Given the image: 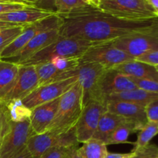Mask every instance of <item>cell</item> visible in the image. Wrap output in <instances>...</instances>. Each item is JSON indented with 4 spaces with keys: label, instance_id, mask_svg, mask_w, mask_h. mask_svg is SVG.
Wrapping results in <instances>:
<instances>
[{
    "label": "cell",
    "instance_id": "obj_17",
    "mask_svg": "<svg viewBox=\"0 0 158 158\" xmlns=\"http://www.w3.org/2000/svg\"><path fill=\"white\" fill-rule=\"evenodd\" d=\"M135 83L131 77L121 73L115 69H106L101 82V92L103 99L112 94L136 89Z\"/></svg>",
    "mask_w": 158,
    "mask_h": 158
},
{
    "label": "cell",
    "instance_id": "obj_3",
    "mask_svg": "<svg viewBox=\"0 0 158 158\" xmlns=\"http://www.w3.org/2000/svg\"><path fill=\"white\" fill-rule=\"evenodd\" d=\"M86 40L60 35L54 43L40 50L21 65L37 66L50 62L55 58H80L94 46Z\"/></svg>",
    "mask_w": 158,
    "mask_h": 158
},
{
    "label": "cell",
    "instance_id": "obj_10",
    "mask_svg": "<svg viewBox=\"0 0 158 158\" xmlns=\"http://www.w3.org/2000/svg\"><path fill=\"white\" fill-rule=\"evenodd\" d=\"M62 19L58 14L24 26L20 35L0 54V60H9L15 56L31 40L39 33L53 29H60Z\"/></svg>",
    "mask_w": 158,
    "mask_h": 158
},
{
    "label": "cell",
    "instance_id": "obj_43",
    "mask_svg": "<svg viewBox=\"0 0 158 158\" xmlns=\"http://www.w3.org/2000/svg\"><path fill=\"white\" fill-rule=\"evenodd\" d=\"M78 148H77V149L74 150V151H73V152L71 153L69 156H68L67 158H82L80 152H79Z\"/></svg>",
    "mask_w": 158,
    "mask_h": 158
},
{
    "label": "cell",
    "instance_id": "obj_20",
    "mask_svg": "<svg viewBox=\"0 0 158 158\" xmlns=\"http://www.w3.org/2000/svg\"><path fill=\"white\" fill-rule=\"evenodd\" d=\"M19 71V65L0 60V102L5 103L15 85Z\"/></svg>",
    "mask_w": 158,
    "mask_h": 158
},
{
    "label": "cell",
    "instance_id": "obj_22",
    "mask_svg": "<svg viewBox=\"0 0 158 158\" xmlns=\"http://www.w3.org/2000/svg\"><path fill=\"white\" fill-rule=\"evenodd\" d=\"M157 99H158V94L136 88L129 91L107 96L105 98V103L106 101H125L146 106L148 103Z\"/></svg>",
    "mask_w": 158,
    "mask_h": 158
},
{
    "label": "cell",
    "instance_id": "obj_16",
    "mask_svg": "<svg viewBox=\"0 0 158 158\" xmlns=\"http://www.w3.org/2000/svg\"><path fill=\"white\" fill-rule=\"evenodd\" d=\"M60 99V97L31 110L29 120L34 134H41L49 131L56 113Z\"/></svg>",
    "mask_w": 158,
    "mask_h": 158
},
{
    "label": "cell",
    "instance_id": "obj_11",
    "mask_svg": "<svg viewBox=\"0 0 158 158\" xmlns=\"http://www.w3.org/2000/svg\"><path fill=\"white\" fill-rule=\"evenodd\" d=\"M77 81L78 77H73L43 86H40L26 98L22 100V103L31 110L35 106L60 98Z\"/></svg>",
    "mask_w": 158,
    "mask_h": 158
},
{
    "label": "cell",
    "instance_id": "obj_27",
    "mask_svg": "<svg viewBox=\"0 0 158 158\" xmlns=\"http://www.w3.org/2000/svg\"><path fill=\"white\" fill-rule=\"evenodd\" d=\"M12 121H20L29 118L31 110L23 105L22 100H13L6 103Z\"/></svg>",
    "mask_w": 158,
    "mask_h": 158
},
{
    "label": "cell",
    "instance_id": "obj_9",
    "mask_svg": "<svg viewBox=\"0 0 158 158\" xmlns=\"http://www.w3.org/2000/svg\"><path fill=\"white\" fill-rule=\"evenodd\" d=\"M134 60V57L114 46L112 42H106L95 44L89 48L80 57V63H96L106 69H110Z\"/></svg>",
    "mask_w": 158,
    "mask_h": 158
},
{
    "label": "cell",
    "instance_id": "obj_40",
    "mask_svg": "<svg viewBox=\"0 0 158 158\" xmlns=\"http://www.w3.org/2000/svg\"><path fill=\"white\" fill-rule=\"evenodd\" d=\"M132 153L129 154H118V153H109L106 154L104 158H131Z\"/></svg>",
    "mask_w": 158,
    "mask_h": 158
},
{
    "label": "cell",
    "instance_id": "obj_5",
    "mask_svg": "<svg viewBox=\"0 0 158 158\" xmlns=\"http://www.w3.org/2000/svg\"><path fill=\"white\" fill-rule=\"evenodd\" d=\"M106 70L98 63H80L77 69L71 72L73 77H78L83 91V106L92 100L105 103L101 92V82Z\"/></svg>",
    "mask_w": 158,
    "mask_h": 158
},
{
    "label": "cell",
    "instance_id": "obj_15",
    "mask_svg": "<svg viewBox=\"0 0 158 158\" xmlns=\"http://www.w3.org/2000/svg\"><path fill=\"white\" fill-rule=\"evenodd\" d=\"M106 109L134 123L140 131L148 122L145 106L125 101H106Z\"/></svg>",
    "mask_w": 158,
    "mask_h": 158
},
{
    "label": "cell",
    "instance_id": "obj_13",
    "mask_svg": "<svg viewBox=\"0 0 158 158\" xmlns=\"http://www.w3.org/2000/svg\"><path fill=\"white\" fill-rule=\"evenodd\" d=\"M39 86V80L34 66L19 65L15 85L8 95L5 103L13 100H22Z\"/></svg>",
    "mask_w": 158,
    "mask_h": 158
},
{
    "label": "cell",
    "instance_id": "obj_39",
    "mask_svg": "<svg viewBox=\"0 0 158 158\" xmlns=\"http://www.w3.org/2000/svg\"><path fill=\"white\" fill-rule=\"evenodd\" d=\"M3 1L12 3H19V4L36 7V0H3Z\"/></svg>",
    "mask_w": 158,
    "mask_h": 158
},
{
    "label": "cell",
    "instance_id": "obj_24",
    "mask_svg": "<svg viewBox=\"0 0 158 158\" xmlns=\"http://www.w3.org/2000/svg\"><path fill=\"white\" fill-rule=\"evenodd\" d=\"M78 150L82 158H104L108 153L106 143L95 138L83 143Z\"/></svg>",
    "mask_w": 158,
    "mask_h": 158
},
{
    "label": "cell",
    "instance_id": "obj_1",
    "mask_svg": "<svg viewBox=\"0 0 158 158\" xmlns=\"http://www.w3.org/2000/svg\"><path fill=\"white\" fill-rule=\"evenodd\" d=\"M58 15L62 19L60 35L80 39L94 44L112 42L140 32L158 21V18L137 21L121 19L89 6Z\"/></svg>",
    "mask_w": 158,
    "mask_h": 158
},
{
    "label": "cell",
    "instance_id": "obj_25",
    "mask_svg": "<svg viewBox=\"0 0 158 158\" xmlns=\"http://www.w3.org/2000/svg\"><path fill=\"white\" fill-rule=\"evenodd\" d=\"M136 131H138V129L134 123L129 121L125 122L114 130L110 136L106 145L127 143L130 135Z\"/></svg>",
    "mask_w": 158,
    "mask_h": 158
},
{
    "label": "cell",
    "instance_id": "obj_4",
    "mask_svg": "<svg viewBox=\"0 0 158 158\" xmlns=\"http://www.w3.org/2000/svg\"><path fill=\"white\" fill-rule=\"evenodd\" d=\"M98 9L121 19L137 21L158 18L148 0H102Z\"/></svg>",
    "mask_w": 158,
    "mask_h": 158
},
{
    "label": "cell",
    "instance_id": "obj_45",
    "mask_svg": "<svg viewBox=\"0 0 158 158\" xmlns=\"http://www.w3.org/2000/svg\"><path fill=\"white\" fill-rule=\"evenodd\" d=\"M8 131H9V130H8ZM7 131H4V132H1V133H0V140H1V137H2V135H4V134H6V133L7 132Z\"/></svg>",
    "mask_w": 158,
    "mask_h": 158
},
{
    "label": "cell",
    "instance_id": "obj_30",
    "mask_svg": "<svg viewBox=\"0 0 158 158\" xmlns=\"http://www.w3.org/2000/svg\"><path fill=\"white\" fill-rule=\"evenodd\" d=\"M56 67L63 73H69L80 65V58H55L51 60Z\"/></svg>",
    "mask_w": 158,
    "mask_h": 158
},
{
    "label": "cell",
    "instance_id": "obj_42",
    "mask_svg": "<svg viewBox=\"0 0 158 158\" xmlns=\"http://www.w3.org/2000/svg\"><path fill=\"white\" fill-rule=\"evenodd\" d=\"M15 26H19L18 25L12 24V23H4V22H0V31L3 30V29H9L11 27H15Z\"/></svg>",
    "mask_w": 158,
    "mask_h": 158
},
{
    "label": "cell",
    "instance_id": "obj_29",
    "mask_svg": "<svg viewBox=\"0 0 158 158\" xmlns=\"http://www.w3.org/2000/svg\"><path fill=\"white\" fill-rule=\"evenodd\" d=\"M87 6L83 0H55V9L57 14H66Z\"/></svg>",
    "mask_w": 158,
    "mask_h": 158
},
{
    "label": "cell",
    "instance_id": "obj_23",
    "mask_svg": "<svg viewBox=\"0 0 158 158\" xmlns=\"http://www.w3.org/2000/svg\"><path fill=\"white\" fill-rule=\"evenodd\" d=\"M35 68L38 76L39 86L71 78L69 76V73L60 71L52 62L41 63L35 66Z\"/></svg>",
    "mask_w": 158,
    "mask_h": 158
},
{
    "label": "cell",
    "instance_id": "obj_12",
    "mask_svg": "<svg viewBox=\"0 0 158 158\" xmlns=\"http://www.w3.org/2000/svg\"><path fill=\"white\" fill-rule=\"evenodd\" d=\"M106 110V104L97 100H92L84 105L75 126L76 136L79 143H83L94 137L100 117Z\"/></svg>",
    "mask_w": 158,
    "mask_h": 158
},
{
    "label": "cell",
    "instance_id": "obj_35",
    "mask_svg": "<svg viewBox=\"0 0 158 158\" xmlns=\"http://www.w3.org/2000/svg\"><path fill=\"white\" fill-rule=\"evenodd\" d=\"M145 111L148 121L158 123V99L148 103L145 106Z\"/></svg>",
    "mask_w": 158,
    "mask_h": 158
},
{
    "label": "cell",
    "instance_id": "obj_14",
    "mask_svg": "<svg viewBox=\"0 0 158 158\" xmlns=\"http://www.w3.org/2000/svg\"><path fill=\"white\" fill-rule=\"evenodd\" d=\"M59 29H53L40 32L31 40L15 56L9 60H3L11 62L16 65L23 64L35 53L54 43L60 36Z\"/></svg>",
    "mask_w": 158,
    "mask_h": 158
},
{
    "label": "cell",
    "instance_id": "obj_47",
    "mask_svg": "<svg viewBox=\"0 0 158 158\" xmlns=\"http://www.w3.org/2000/svg\"><path fill=\"white\" fill-rule=\"evenodd\" d=\"M6 2H8L3 1V0H0V3H6Z\"/></svg>",
    "mask_w": 158,
    "mask_h": 158
},
{
    "label": "cell",
    "instance_id": "obj_33",
    "mask_svg": "<svg viewBox=\"0 0 158 158\" xmlns=\"http://www.w3.org/2000/svg\"><path fill=\"white\" fill-rule=\"evenodd\" d=\"M78 148L55 147L45 153L40 158H67L68 156Z\"/></svg>",
    "mask_w": 158,
    "mask_h": 158
},
{
    "label": "cell",
    "instance_id": "obj_28",
    "mask_svg": "<svg viewBox=\"0 0 158 158\" xmlns=\"http://www.w3.org/2000/svg\"><path fill=\"white\" fill-rule=\"evenodd\" d=\"M24 26H15L0 31V54L20 35Z\"/></svg>",
    "mask_w": 158,
    "mask_h": 158
},
{
    "label": "cell",
    "instance_id": "obj_18",
    "mask_svg": "<svg viewBox=\"0 0 158 158\" xmlns=\"http://www.w3.org/2000/svg\"><path fill=\"white\" fill-rule=\"evenodd\" d=\"M56 14L37 7H26L19 10L0 14V22L18 26H27Z\"/></svg>",
    "mask_w": 158,
    "mask_h": 158
},
{
    "label": "cell",
    "instance_id": "obj_6",
    "mask_svg": "<svg viewBox=\"0 0 158 158\" xmlns=\"http://www.w3.org/2000/svg\"><path fill=\"white\" fill-rule=\"evenodd\" d=\"M112 44L134 58L158 50V21L144 30L114 40Z\"/></svg>",
    "mask_w": 158,
    "mask_h": 158
},
{
    "label": "cell",
    "instance_id": "obj_26",
    "mask_svg": "<svg viewBox=\"0 0 158 158\" xmlns=\"http://www.w3.org/2000/svg\"><path fill=\"white\" fill-rule=\"evenodd\" d=\"M158 134L157 122L148 121L139 132L137 141L134 143L133 151L143 148L150 143L151 140Z\"/></svg>",
    "mask_w": 158,
    "mask_h": 158
},
{
    "label": "cell",
    "instance_id": "obj_34",
    "mask_svg": "<svg viewBox=\"0 0 158 158\" xmlns=\"http://www.w3.org/2000/svg\"><path fill=\"white\" fill-rule=\"evenodd\" d=\"M11 121L6 103L0 102V133L9 129Z\"/></svg>",
    "mask_w": 158,
    "mask_h": 158
},
{
    "label": "cell",
    "instance_id": "obj_21",
    "mask_svg": "<svg viewBox=\"0 0 158 158\" xmlns=\"http://www.w3.org/2000/svg\"><path fill=\"white\" fill-rule=\"evenodd\" d=\"M125 122H127L126 119L106 110L100 117L97 131L93 138L101 140L106 144L110 136L114 130Z\"/></svg>",
    "mask_w": 158,
    "mask_h": 158
},
{
    "label": "cell",
    "instance_id": "obj_44",
    "mask_svg": "<svg viewBox=\"0 0 158 158\" xmlns=\"http://www.w3.org/2000/svg\"><path fill=\"white\" fill-rule=\"evenodd\" d=\"M88 6H92V7H95L97 8V1L96 0H83Z\"/></svg>",
    "mask_w": 158,
    "mask_h": 158
},
{
    "label": "cell",
    "instance_id": "obj_38",
    "mask_svg": "<svg viewBox=\"0 0 158 158\" xmlns=\"http://www.w3.org/2000/svg\"><path fill=\"white\" fill-rule=\"evenodd\" d=\"M36 7L56 12L55 0H36Z\"/></svg>",
    "mask_w": 158,
    "mask_h": 158
},
{
    "label": "cell",
    "instance_id": "obj_32",
    "mask_svg": "<svg viewBox=\"0 0 158 158\" xmlns=\"http://www.w3.org/2000/svg\"><path fill=\"white\" fill-rule=\"evenodd\" d=\"M131 79L139 89L152 94H158V80L151 79H137L133 77H131Z\"/></svg>",
    "mask_w": 158,
    "mask_h": 158
},
{
    "label": "cell",
    "instance_id": "obj_48",
    "mask_svg": "<svg viewBox=\"0 0 158 158\" xmlns=\"http://www.w3.org/2000/svg\"><path fill=\"white\" fill-rule=\"evenodd\" d=\"M155 68H156V69H157V70L158 71V66H155Z\"/></svg>",
    "mask_w": 158,
    "mask_h": 158
},
{
    "label": "cell",
    "instance_id": "obj_36",
    "mask_svg": "<svg viewBox=\"0 0 158 158\" xmlns=\"http://www.w3.org/2000/svg\"><path fill=\"white\" fill-rule=\"evenodd\" d=\"M135 60L137 61L143 62L147 64L151 65V66H158V50L146 52V53L135 58Z\"/></svg>",
    "mask_w": 158,
    "mask_h": 158
},
{
    "label": "cell",
    "instance_id": "obj_2",
    "mask_svg": "<svg viewBox=\"0 0 158 158\" xmlns=\"http://www.w3.org/2000/svg\"><path fill=\"white\" fill-rule=\"evenodd\" d=\"M83 109V91L77 81L60 97L56 113L48 131L59 134L73 128L78 122Z\"/></svg>",
    "mask_w": 158,
    "mask_h": 158
},
{
    "label": "cell",
    "instance_id": "obj_46",
    "mask_svg": "<svg viewBox=\"0 0 158 158\" xmlns=\"http://www.w3.org/2000/svg\"><path fill=\"white\" fill-rule=\"evenodd\" d=\"M97 1V8H98V6H99V3L100 2L102 1V0H96Z\"/></svg>",
    "mask_w": 158,
    "mask_h": 158
},
{
    "label": "cell",
    "instance_id": "obj_41",
    "mask_svg": "<svg viewBox=\"0 0 158 158\" xmlns=\"http://www.w3.org/2000/svg\"><path fill=\"white\" fill-rule=\"evenodd\" d=\"M13 158H32V157L30 154V153L29 152V151L26 148L24 151H22L20 154H19L18 155L15 156Z\"/></svg>",
    "mask_w": 158,
    "mask_h": 158
},
{
    "label": "cell",
    "instance_id": "obj_19",
    "mask_svg": "<svg viewBox=\"0 0 158 158\" xmlns=\"http://www.w3.org/2000/svg\"><path fill=\"white\" fill-rule=\"evenodd\" d=\"M114 69L133 78L158 80V71L156 69L155 66L136 60L122 63Z\"/></svg>",
    "mask_w": 158,
    "mask_h": 158
},
{
    "label": "cell",
    "instance_id": "obj_37",
    "mask_svg": "<svg viewBox=\"0 0 158 158\" xmlns=\"http://www.w3.org/2000/svg\"><path fill=\"white\" fill-rule=\"evenodd\" d=\"M26 7H33V6H26V5L19 4V3H0V14L12 12V11L19 10V9H24V8Z\"/></svg>",
    "mask_w": 158,
    "mask_h": 158
},
{
    "label": "cell",
    "instance_id": "obj_31",
    "mask_svg": "<svg viewBox=\"0 0 158 158\" xmlns=\"http://www.w3.org/2000/svg\"><path fill=\"white\" fill-rule=\"evenodd\" d=\"M131 158H158V146L149 143L140 149L131 151Z\"/></svg>",
    "mask_w": 158,
    "mask_h": 158
},
{
    "label": "cell",
    "instance_id": "obj_8",
    "mask_svg": "<svg viewBox=\"0 0 158 158\" xmlns=\"http://www.w3.org/2000/svg\"><path fill=\"white\" fill-rule=\"evenodd\" d=\"M75 127L63 134L47 131L41 134H33L28 140L26 149L32 158H40L45 153L55 147L78 148Z\"/></svg>",
    "mask_w": 158,
    "mask_h": 158
},
{
    "label": "cell",
    "instance_id": "obj_7",
    "mask_svg": "<svg viewBox=\"0 0 158 158\" xmlns=\"http://www.w3.org/2000/svg\"><path fill=\"white\" fill-rule=\"evenodd\" d=\"M29 118L11 121L9 129L0 140V158H13L24 151L33 135Z\"/></svg>",
    "mask_w": 158,
    "mask_h": 158
}]
</instances>
